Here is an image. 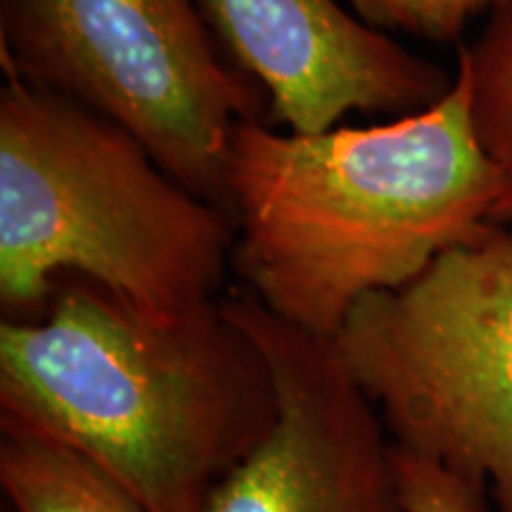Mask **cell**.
<instances>
[{"label":"cell","instance_id":"30bf717a","mask_svg":"<svg viewBox=\"0 0 512 512\" xmlns=\"http://www.w3.org/2000/svg\"><path fill=\"white\" fill-rule=\"evenodd\" d=\"M363 22L375 29H396L427 41H456L467 24L503 0H351Z\"/></svg>","mask_w":512,"mask_h":512},{"label":"cell","instance_id":"5b68a950","mask_svg":"<svg viewBox=\"0 0 512 512\" xmlns=\"http://www.w3.org/2000/svg\"><path fill=\"white\" fill-rule=\"evenodd\" d=\"M0 62L114 121L230 214V140L268 95L228 62L197 0H0Z\"/></svg>","mask_w":512,"mask_h":512},{"label":"cell","instance_id":"8992f818","mask_svg":"<svg viewBox=\"0 0 512 512\" xmlns=\"http://www.w3.org/2000/svg\"><path fill=\"white\" fill-rule=\"evenodd\" d=\"M223 304L266 358L278 415L204 512H406L394 444L335 339L287 323L249 292Z\"/></svg>","mask_w":512,"mask_h":512},{"label":"cell","instance_id":"ba28073f","mask_svg":"<svg viewBox=\"0 0 512 512\" xmlns=\"http://www.w3.org/2000/svg\"><path fill=\"white\" fill-rule=\"evenodd\" d=\"M0 484L15 512H147L69 448L3 432Z\"/></svg>","mask_w":512,"mask_h":512},{"label":"cell","instance_id":"3957f363","mask_svg":"<svg viewBox=\"0 0 512 512\" xmlns=\"http://www.w3.org/2000/svg\"><path fill=\"white\" fill-rule=\"evenodd\" d=\"M228 211L183 188L138 138L50 91L0 88V306L36 320L86 278L155 318L219 299Z\"/></svg>","mask_w":512,"mask_h":512},{"label":"cell","instance_id":"9c48e42d","mask_svg":"<svg viewBox=\"0 0 512 512\" xmlns=\"http://www.w3.org/2000/svg\"><path fill=\"white\" fill-rule=\"evenodd\" d=\"M458 67L470 81L477 145L501 183L494 223L512 226V0L496 5L477 41L458 50Z\"/></svg>","mask_w":512,"mask_h":512},{"label":"cell","instance_id":"8fae6325","mask_svg":"<svg viewBox=\"0 0 512 512\" xmlns=\"http://www.w3.org/2000/svg\"><path fill=\"white\" fill-rule=\"evenodd\" d=\"M392 458L406 512H484V496L475 494L437 460L396 444L392 446Z\"/></svg>","mask_w":512,"mask_h":512},{"label":"cell","instance_id":"52a82bcc","mask_svg":"<svg viewBox=\"0 0 512 512\" xmlns=\"http://www.w3.org/2000/svg\"><path fill=\"white\" fill-rule=\"evenodd\" d=\"M197 3L228 62L268 95V110L292 133L330 131L349 112H420L456 81L337 0Z\"/></svg>","mask_w":512,"mask_h":512},{"label":"cell","instance_id":"7a4b0ae2","mask_svg":"<svg viewBox=\"0 0 512 512\" xmlns=\"http://www.w3.org/2000/svg\"><path fill=\"white\" fill-rule=\"evenodd\" d=\"M273 377L223 299L155 318L67 275L46 313L0 323L3 432L64 446L147 512H204L271 432Z\"/></svg>","mask_w":512,"mask_h":512},{"label":"cell","instance_id":"277c9868","mask_svg":"<svg viewBox=\"0 0 512 512\" xmlns=\"http://www.w3.org/2000/svg\"><path fill=\"white\" fill-rule=\"evenodd\" d=\"M335 344L396 446L512 512V226L361 299Z\"/></svg>","mask_w":512,"mask_h":512},{"label":"cell","instance_id":"6da1fadb","mask_svg":"<svg viewBox=\"0 0 512 512\" xmlns=\"http://www.w3.org/2000/svg\"><path fill=\"white\" fill-rule=\"evenodd\" d=\"M498 195L460 67L439 102L387 124L280 133L242 121L228 157L233 264L268 311L335 339L361 299L494 228Z\"/></svg>","mask_w":512,"mask_h":512}]
</instances>
